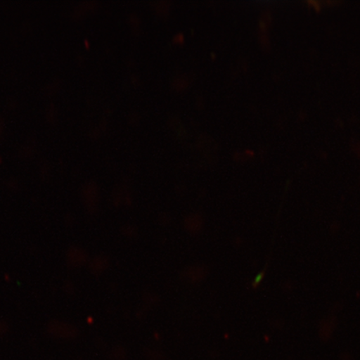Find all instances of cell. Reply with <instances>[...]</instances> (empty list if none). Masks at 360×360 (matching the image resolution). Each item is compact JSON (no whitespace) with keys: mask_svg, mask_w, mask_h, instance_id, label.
<instances>
[{"mask_svg":"<svg viewBox=\"0 0 360 360\" xmlns=\"http://www.w3.org/2000/svg\"><path fill=\"white\" fill-rule=\"evenodd\" d=\"M264 276V272L260 273L257 277H256L255 281H254L253 285L257 286L259 285L260 282L262 281L263 278Z\"/></svg>","mask_w":360,"mask_h":360,"instance_id":"1","label":"cell"}]
</instances>
